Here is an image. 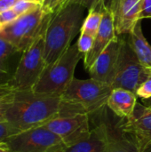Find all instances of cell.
<instances>
[{
    "label": "cell",
    "mask_w": 151,
    "mask_h": 152,
    "mask_svg": "<svg viewBox=\"0 0 151 152\" xmlns=\"http://www.w3.org/2000/svg\"><path fill=\"white\" fill-rule=\"evenodd\" d=\"M61 104V97L37 94L33 90H15L5 119L20 133L44 126L58 115Z\"/></svg>",
    "instance_id": "6da1fadb"
},
{
    "label": "cell",
    "mask_w": 151,
    "mask_h": 152,
    "mask_svg": "<svg viewBox=\"0 0 151 152\" xmlns=\"http://www.w3.org/2000/svg\"><path fill=\"white\" fill-rule=\"evenodd\" d=\"M84 9L78 4H67L52 15L44 34V54L46 66L55 62L81 31Z\"/></svg>",
    "instance_id": "7a4b0ae2"
},
{
    "label": "cell",
    "mask_w": 151,
    "mask_h": 152,
    "mask_svg": "<svg viewBox=\"0 0 151 152\" xmlns=\"http://www.w3.org/2000/svg\"><path fill=\"white\" fill-rule=\"evenodd\" d=\"M77 45H72L53 64L47 65L32 89L37 94L61 97L72 80L76 67L83 57Z\"/></svg>",
    "instance_id": "3957f363"
},
{
    "label": "cell",
    "mask_w": 151,
    "mask_h": 152,
    "mask_svg": "<svg viewBox=\"0 0 151 152\" xmlns=\"http://www.w3.org/2000/svg\"><path fill=\"white\" fill-rule=\"evenodd\" d=\"M89 117L90 115L79 105L61 99L58 115L44 126L58 135L68 146L90 133Z\"/></svg>",
    "instance_id": "277c9868"
},
{
    "label": "cell",
    "mask_w": 151,
    "mask_h": 152,
    "mask_svg": "<svg viewBox=\"0 0 151 152\" xmlns=\"http://www.w3.org/2000/svg\"><path fill=\"white\" fill-rule=\"evenodd\" d=\"M52 14L44 12L41 5L19 16L12 23L0 28V38L12 45L18 53H23L47 26Z\"/></svg>",
    "instance_id": "5b68a950"
},
{
    "label": "cell",
    "mask_w": 151,
    "mask_h": 152,
    "mask_svg": "<svg viewBox=\"0 0 151 152\" xmlns=\"http://www.w3.org/2000/svg\"><path fill=\"white\" fill-rule=\"evenodd\" d=\"M46 27L22 53L19 64L9 81L15 90H32L46 67L44 54Z\"/></svg>",
    "instance_id": "8992f818"
},
{
    "label": "cell",
    "mask_w": 151,
    "mask_h": 152,
    "mask_svg": "<svg viewBox=\"0 0 151 152\" xmlns=\"http://www.w3.org/2000/svg\"><path fill=\"white\" fill-rule=\"evenodd\" d=\"M112 90L110 86L93 78L77 79L74 77L61 99L79 105L91 115L100 112L107 106Z\"/></svg>",
    "instance_id": "52a82bcc"
},
{
    "label": "cell",
    "mask_w": 151,
    "mask_h": 152,
    "mask_svg": "<svg viewBox=\"0 0 151 152\" xmlns=\"http://www.w3.org/2000/svg\"><path fill=\"white\" fill-rule=\"evenodd\" d=\"M150 73V69L141 63L128 42L121 39L117 69L111 86L112 89L122 88L136 94L137 90L147 80Z\"/></svg>",
    "instance_id": "ba28073f"
},
{
    "label": "cell",
    "mask_w": 151,
    "mask_h": 152,
    "mask_svg": "<svg viewBox=\"0 0 151 152\" xmlns=\"http://www.w3.org/2000/svg\"><path fill=\"white\" fill-rule=\"evenodd\" d=\"M4 143L10 152H62L66 147L58 135L44 126L18 133Z\"/></svg>",
    "instance_id": "9c48e42d"
},
{
    "label": "cell",
    "mask_w": 151,
    "mask_h": 152,
    "mask_svg": "<svg viewBox=\"0 0 151 152\" xmlns=\"http://www.w3.org/2000/svg\"><path fill=\"white\" fill-rule=\"evenodd\" d=\"M121 39H114L100 54L88 70L91 78L112 86L115 79L120 53Z\"/></svg>",
    "instance_id": "30bf717a"
},
{
    "label": "cell",
    "mask_w": 151,
    "mask_h": 152,
    "mask_svg": "<svg viewBox=\"0 0 151 152\" xmlns=\"http://www.w3.org/2000/svg\"><path fill=\"white\" fill-rule=\"evenodd\" d=\"M121 129L133 138L143 151L151 145V109L137 102L133 115Z\"/></svg>",
    "instance_id": "8fae6325"
},
{
    "label": "cell",
    "mask_w": 151,
    "mask_h": 152,
    "mask_svg": "<svg viewBox=\"0 0 151 152\" xmlns=\"http://www.w3.org/2000/svg\"><path fill=\"white\" fill-rule=\"evenodd\" d=\"M142 0H114L110 12L117 35L130 34L140 20Z\"/></svg>",
    "instance_id": "7c38bea8"
},
{
    "label": "cell",
    "mask_w": 151,
    "mask_h": 152,
    "mask_svg": "<svg viewBox=\"0 0 151 152\" xmlns=\"http://www.w3.org/2000/svg\"><path fill=\"white\" fill-rule=\"evenodd\" d=\"M116 38H117V34L116 32L112 12L108 8H105L101 23L94 37L93 47L90 52L84 55V64L87 71L100 54Z\"/></svg>",
    "instance_id": "4fadbf2b"
},
{
    "label": "cell",
    "mask_w": 151,
    "mask_h": 152,
    "mask_svg": "<svg viewBox=\"0 0 151 152\" xmlns=\"http://www.w3.org/2000/svg\"><path fill=\"white\" fill-rule=\"evenodd\" d=\"M110 135L111 130L106 124L101 123L91 129L85 137L66 146L62 152H105Z\"/></svg>",
    "instance_id": "5bb4252c"
},
{
    "label": "cell",
    "mask_w": 151,
    "mask_h": 152,
    "mask_svg": "<svg viewBox=\"0 0 151 152\" xmlns=\"http://www.w3.org/2000/svg\"><path fill=\"white\" fill-rule=\"evenodd\" d=\"M138 96L128 90L115 88L111 91L107 102V107L118 118H129L137 105Z\"/></svg>",
    "instance_id": "9a60e30c"
},
{
    "label": "cell",
    "mask_w": 151,
    "mask_h": 152,
    "mask_svg": "<svg viewBox=\"0 0 151 152\" xmlns=\"http://www.w3.org/2000/svg\"><path fill=\"white\" fill-rule=\"evenodd\" d=\"M128 44L133 49L141 63L151 69V45L145 38L142 29V20L135 25L133 31L129 34Z\"/></svg>",
    "instance_id": "2e32d148"
},
{
    "label": "cell",
    "mask_w": 151,
    "mask_h": 152,
    "mask_svg": "<svg viewBox=\"0 0 151 152\" xmlns=\"http://www.w3.org/2000/svg\"><path fill=\"white\" fill-rule=\"evenodd\" d=\"M121 129V128H120ZM136 141L122 129L119 133L111 131L110 139L105 152H142Z\"/></svg>",
    "instance_id": "e0dca14e"
},
{
    "label": "cell",
    "mask_w": 151,
    "mask_h": 152,
    "mask_svg": "<svg viewBox=\"0 0 151 152\" xmlns=\"http://www.w3.org/2000/svg\"><path fill=\"white\" fill-rule=\"evenodd\" d=\"M105 8L106 7L103 1H100L96 3L93 6H92L88 10V15L83 21L80 32H85L95 37L101 23Z\"/></svg>",
    "instance_id": "ac0fdd59"
},
{
    "label": "cell",
    "mask_w": 151,
    "mask_h": 152,
    "mask_svg": "<svg viewBox=\"0 0 151 152\" xmlns=\"http://www.w3.org/2000/svg\"><path fill=\"white\" fill-rule=\"evenodd\" d=\"M16 53L18 52L12 45L0 38V84L9 83V61Z\"/></svg>",
    "instance_id": "d6986e66"
},
{
    "label": "cell",
    "mask_w": 151,
    "mask_h": 152,
    "mask_svg": "<svg viewBox=\"0 0 151 152\" xmlns=\"http://www.w3.org/2000/svg\"><path fill=\"white\" fill-rule=\"evenodd\" d=\"M15 89L10 83L0 84V120L5 119V113L12 101Z\"/></svg>",
    "instance_id": "ffe728a7"
},
{
    "label": "cell",
    "mask_w": 151,
    "mask_h": 152,
    "mask_svg": "<svg viewBox=\"0 0 151 152\" xmlns=\"http://www.w3.org/2000/svg\"><path fill=\"white\" fill-rule=\"evenodd\" d=\"M93 40H94V37L92 36L91 34L85 32H80V36L77 43L78 50L84 55L86 54L92 49L93 45Z\"/></svg>",
    "instance_id": "44dd1931"
},
{
    "label": "cell",
    "mask_w": 151,
    "mask_h": 152,
    "mask_svg": "<svg viewBox=\"0 0 151 152\" xmlns=\"http://www.w3.org/2000/svg\"><path fill=\"white\" fill-rule=\"evenodd\" d=\"M67 2L68 0H44L41 6L45 13L53 15L60 11Z\"/></svg>",
    "instance_id": "7402d4cb"
},
{
    "label": "cell",
    "mask_w": 151,
    "mask_h": 152,
    "mask_svg": "<svg viewBox=\"0 0 151 152\" xmlns=\"http://www.w3.org/2000/svg\"><path fill=\"white\" fill-rule=\"evenodd\" d=\"M37 6H39V4H36L30 0H19L12 9L18 14V16H21L33 11Z\"/></svg>",
    "instance_id": "603a6c76"
},
{
    "label": "cell",
    "mask_w": 151,
    "mask_h": 152,
    "mask_svg": "<svg viewBox=\"0 0 151 152\" xmlns=\"http://www.w3.org/2000/svg\"><path fill=\"white\" fill-rule=\"evenodd\" d=\"M18 134V132L10 125L6 119L0 120V143L5 142L10 137Z\"/></svg>",
    "instance_id": "cb8c5ba5"
},
{
    "label": "cell",
    "mask_w": 151,
    "mask_h": 152,
    "mask_svg": "<svg viewBox=\"0 0 151 152\" xmlns=\"http://www.w3.org/2000/svg\"><path fill=\"white\" fill-rule=\"evenodd\" d=\"M100 1H103L105 4V7L108 8L109 10H110L112 7L114 0H68V2L66 3L65 5H67V4H78V5H81L82 7L89 10L92 6H93L96 3H98Z\"/></svg>",
    "instance_id": "d4e9b609"
},
{
    "label": "cell",
    "mask_w": 151,
    "mask_h": 152,
    "mask_svg": "<svg viewBox=\"0 0 151 152\" xmlns=\"http://www.w3.org/2000/svg\"><path fill=\"white\" fill-rule=\"evenodd\" d=\"M136 95L142 100H146L151 98V73L147 80L139 87Z\"/></svg>",
    "instance_id": "484cf974"
},
{
    "label": "cell",
    "mask_w": 151,
    "mask_h": 152,
    "mask_svg": "<svg viewBox=\"0 0 151 152\" xmlns=\"http://www.w3.org/2000/svg\"><path fill=\"white\" fill-rule=\"evenodd\" d=\"M18 17V14L13 11V9H10L0 12V28L12 23Z\"/></svg>",
    "instance_id": "4316f807"
},
{
    "label": "cell",
    "mask_w": 151,
    "mask_h": 152,
    "mask_svg": "<svg viewBox=\"0 0 151 152\" xmlns=\"http://www.w3.org/2000/svg\"><path fill=\"white\" fill-rule=\"evenodd\" d=\"M151 19V0H142L140 20Z\"/></svg>",
    "instance_id": "83f0119b"
},
{
    "label": "cell",
    "mask_w": 151,
    "mask_h": 152,
    "mask_svg": "<svg viewBox=\"0 0 151 152\" xmlns=\"http://www.w3.org/2000/svg\"><path fill=\"white\" fill-rule=\"evenodd\" d=\"M19 0H0V12L12 9Z\"/></svg>",
    "instance_id": "f1b7e54d"
},
{
    "label": "cell",
    "mask_w": 151,
    "mask_h": 152,
    "mask_svg": "<svg viewBox=\"0 0 151 152\" xmlns=\"http://www.w3.org/2000/svg\"><path fill=\"white\" fill-rule=\"evenodd\" d=\"M0 152H10L5 143H0Z\"/></svg>",
    "instance_id": "f546056e"
},
{
    "label": "cell",
    "mask_w": 151,
    "mask_h": 152,
    "mask_svg": "<svg viewBox=\"0 0 151 152\" xmlns=\"http://www.w3.org/2000/svg\"><path fill=\"white\" fill-rule=\"evenodd\" d=\"M142 103H143V105H145L147 107H151V98L142 100Z\"/></svg>",
    "instance_id": "4dcf8cb0"
},
{
    "label": "cell",
    "mask_w": 151,
    "mask_h": 152,
    "mask_svg": "<svg viewBox=\"0 0 151 152\" xmlns=\"http://www.w3.org/2000/svg\"><path fill=\"white\" fill-rule=\"evenodd\" d=\"M30 1L35 3V4H39V5H42L43 3L44 2V0H30Z\"/></svg>",
    "instance_id": "1f68e13d"
},
{
    "label": "cell",
    "mask_w": 151,
    "mask_h": 152,
    "mask_svg": "<svg viewBox=\"0 0 151 152\" xmlns=\"http://www.w3.org/2000/svg\"><path fill=\"white\" fill-rule=\"evenodd\" d=\"M142 152H151V145L150 146H149L148 148H146L145 150H143V151Z\"/></svg>",
    "instance_id": "d6a6232c"
},
{
    "label": "cell",
    "mask_w": 151,
    "mask_h": 152,
    "mask_svg": "<svg viewBox=\"0 0 151 152\" xmlns=\"http://www.w3.org/2000/svg\"><path fill=\"white\" fill-rule=\"evenodd\" d=\"M149 108H150V109H151V107H149Z\"/></svg>",
    "instance_id": "836d02e7"
}]
</instances>
